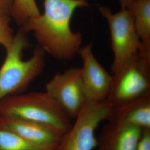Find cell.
Returning a JSON list of instances; mask_svg holds the SVG:
<instances>
[{"instance_id": "obj_14", "label": "cell", "mask_w": 150, "mask_h": 150, "mask_svg": "<svg viewBox=\"0 0 150 150\" xmlns=\"http://www.w3.org/2000/svg\"><path fill=\"white\" fill-rule=\"evenodd\" d=\"M0 150H43L29 144L9 129L0 127Z\"/></svg>"}, {"instance_id": "obj_9", "label": "cell", "mask_w": 150, "mask_h": 150, "mask_svg": "<svg viewBox=\"0 0 150 150\" xmlns=\"http://www.w3.org/2000/svg\"><path fill=\"white\" fill-rule=\"evenodd\" d=\"M0 127L43 150H56L62 136L43 125L18 118L0 116Z\"/></svg>"}, {"instance_id": "obj_3", "label": "cell", "mask_w": 150, "mask_h": 150, "mask_svg": "<svg viewBox=\"0 0 150 150\" xmlns=\"http://www.w3.org/2000/svg\"><path fill=\"white\" fill-rule=\"evenodd\" d=\"M0 116L43 125L61 136L66 133L72 125L67 113L46 92L6 97L0 101Z\"/></svg>"}, {"instance_id": "obj_1", "label": "cell", "mask_w": 150, "mask_h": 150, "mask_svg": "<svg viewBox=\"0 0 150 150\" xmlns=\"http://www.w3.org/2000/svg\"><path fill=\"white\" fill-rule=\"evenodd\" d=\"M88 5L85 0H44L43 13L28 20L20 30L33 32L46 53L70 61L79 54L82 43V33L71 30V21L76 9Z\"/></svg>"}, {"instance_id": "obj_13", "label": "cell", "mask_w": 150, "mask_h": 150, "mask_svg": "<svg viewBox=\"0 0 150 150\" xmlns=\"http://www.w3.org/2000/svg\"><path fill=\"white\" fill-rule=\"evenodd\" d=\"M40 14L36 0H13L11 17L20 27L30 19Z\"/></svg>"}, {"instance_id": "obj_10", "label": "cell", "mask_w": 150, "mask_h": 150, "mask_svg": "<svg viewBox=\"0 0 150 150\" xmlns=\"http://www.w3.org/2000/svg\"><path fill=\"white\" fill-rule=\"evenodd\" d=\"M98 141V150H135L142 129L109 118Z\"/></svg>"}, {"instance_id": "obj_8", "label": "cell", "mask_w": 150, "mask_h": 150, "mask_svg": "<svg viewBox=\"0 0 150 150\" xmlns=\"http://www.w3.org/2000/svg\"><path fill=\"white\" fill-rule=\"evenodd\" d=\"M79 54L82 60L81 79L85 101L98 103L106 100L112 83L110 75L97 61L92 51V44L80 48Z\"/></svg>"}, {"instance_id": "obj_19", "label": "cell", "mask_w": 150, "mask_h": 150, "mask_svg": "<svg viewBox=\"0 0 150 150\" xmlns=\"http://www.w3.org/2000/svg\"><path fill=\"white\" fill-rule=\"evenodd\" d=\"M85 1H87V0H85Z\"/></svg>"}, {"instance_id": "obj_4", "label": "cell", "mask_w": 150, "mask_h": 150, "mask_svg": "<svg viewBox=\"0 0 150 150\" xmlns=\"http://www.w3.org/2000/svg\"><path fill=\"white\" fill-rule=\"evenodd\" d=\"M98 11L107 22L111 35L113 60L111 67L115 74L123 65L139 55L141 45L134 28L133 17L127 8L113 13L107 6Z\"/></svg>"}, {"instance_id": "obj_6", "label": "cell", "mask_w": 150, "mask_h": 150, "mask_svg": "<svg viewBox=\"0 0 150 150\" xmlns=\"http://www.w3.org/2000/svg\"><path fill=\"white\" fill-rule=\"evenodd\" d=\"M150 70L139 56L113 74L106 100L113 107L131 101L150 91Z\"/></svg>"}, {"instance_id": "obj_18", "label": "cell", "mask_w": 150, "mask_h": 150, "mask_svg": "<svg viewBox=\"0 0 150 150\" xmlns=\"http://www.w3.org/2000/svg\"><path fill=\"white\" fill-rule=\"evenodd\" d=\"M134 0H119L121 8H126L127 6Z\"/></svg>"}, {"instance_id": "obj_17", "label": "cell", "mask_w": 150, "mask_h": 150, "mask_svg": "<svg viewBox=\"0 0 150 150\" xmlns=\"http://www.w3.org/2000/svg\"><path fill=\"white\" fill-rule=\"evenodd\" d=\"M13 0H0V16H11Z\"/></svg>"}, {"instance_id": "obj_16", "label": "cell", "mask_w": 150, "mask_h": 150, "mask_svg": "<svg viewBox=\"0 0 150 150\" xmlns=\"http://www.w3.org/2000/svg\"><path fill=\"white\" fill-rule=\"evenodd\" d=\"M135 150H150V129H142Z\"/></svg>"}, {"instance_id": "obj_5", "label": "cell", "mask_w": 150, "mask_h": 150, "mask_svg": "<svg viewBox=\"0 0 150 150\" xmlns=\"http://www.w3.org/2000/svg\"><path fill=\"white\" fill-rule=\"evenodd\" d=\"M113 107L107 100L98 103L85 102L75 123L62 136L56 150H93L98 144L96 131L107 120Z\"/></svg>"}, {"instance_id": "obj_12", "label": "cell", "mask_w": 150, "mask_h": 150, "mask_svg": "<svg viewBox=\"0 0 150 150\" xmlns=\"http://www.w3.org/2000/svg\"><path fill=\"white\" fill-rule=\"evenodd\" d=\"M126 8L132 16L141 45L139 57L150 70V0H134Z\"/></svg>"}, {"instance_id": "obj_11", "label": "cell", "mask_w": 150, "mask_h": 150, "mask_svg": "<svg viewBox=\"0 0 150 150\" xmlns=\"http://www.w3.org/2000/svg\"><path fill=\"white\" fill-rule=\"evenodd\" d=\"M110 118L140 129H150V91L134 100L113 107Z\"/></svg>"}, {"instance_id": "obj_7", "label": "cell", "mask_w": 150, "mask_h": 150, "mask_svg": "<svg viewBox=\"0 0 150 150\" xmlns=\"http://www.w3.org/2000/svg\"><path fill=\"white\" fill-rule=\"evenodd\" d=\"M81 67H71L57 72L46 85V92L70 118H76L85 103Z\"/></svg>"}, {"instance_id": "obj_2", "label": "cell", "mask_w": 150, "mask_h": 150, "mask_svg": "<svg viewBox=\"0 0 150 150\" xmlns=\"http://www.w3.org/2000/svg\"><path fill=\"white\" fill-rule=\"evenodd\" d=\"M27 34L19 30L11 47L6 50L5 59L0 67V101L23 93L43 71L46 52L39 46L34 48L29 59H23V52L30 45Z\"/></svg>"}, {"instance_id": "obj_15", "label": "cell", "mask_w": 150, "mask_h": 150, "mask_svg": "<svg viewBox=\"0 0 150 150\" xmlns=\"http://www.w3.org/2000/svg\"><path fill=\"white\" fill-rule=\"evenodd\" d=\"M11 16H0V45L6 50L11 47L15 35L10 25Z\"/></svg>"}]
</instances>
